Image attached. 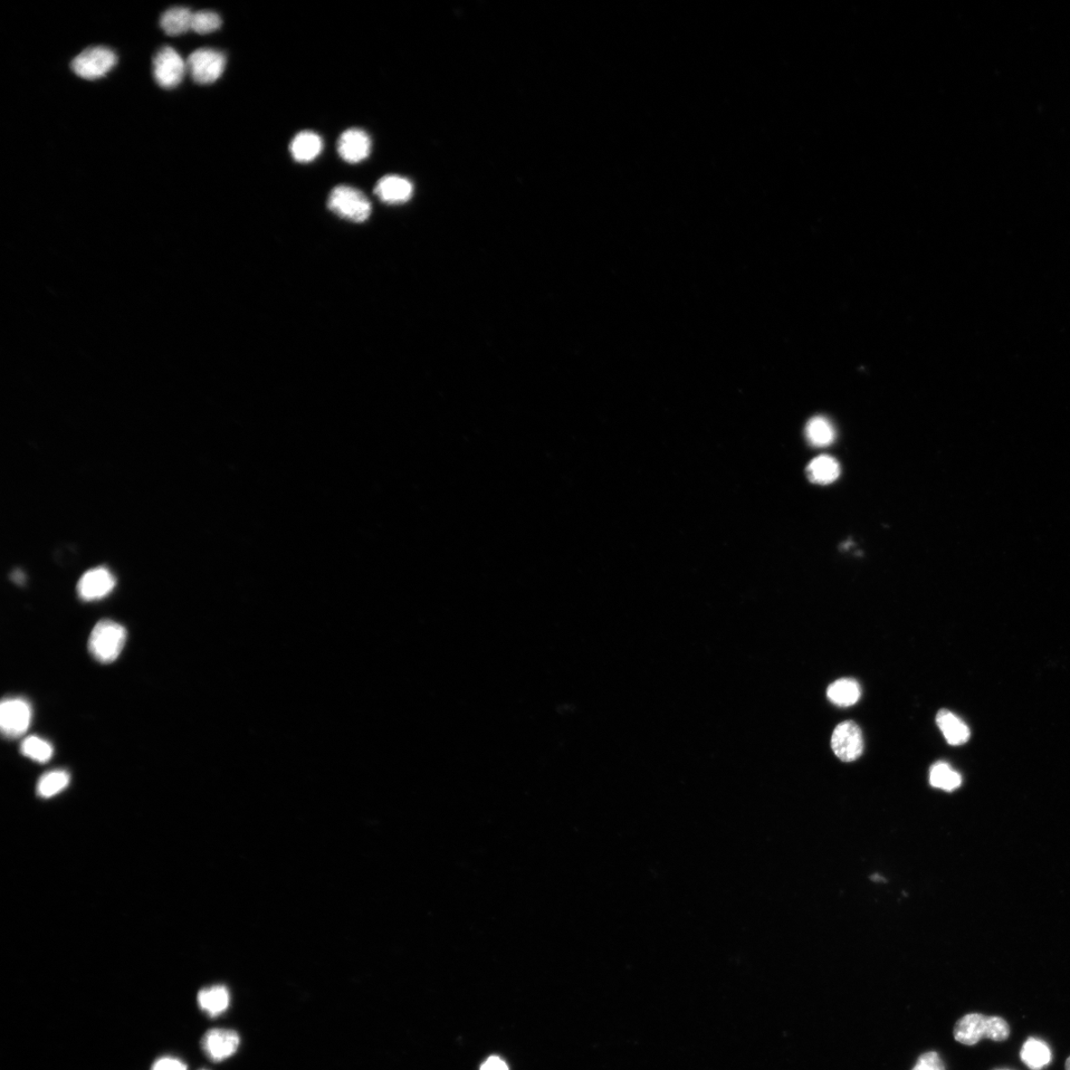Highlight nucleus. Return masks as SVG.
Returning a JSON list of instances; mask_svg holds the SVG:
<instances>
[{"label":"nucleus","instance_id":"f257e3e1","mask_svg":"<svg viewBox=\"0 0 1070 1070\" xmlns=\"http://www.w3.org/2000/svg\"><path fill=\"white\" fill-rule=\"evenodd\" d=\"M1009 1036L1010 1027L1004 1019L996 1016L987 1017L978 1013L963 1016L953 1029L955 1040L966 1046L977 1045L983 1038L1003 1041Z\"/></svg>","mask_w":1070,"mask_h":1070},{"label":"nucleus","instance_id":"f03ea898","mask_svg":"<svg viewBox=\"0 0 1070 1070\" xmlns=\"http://www.w3.org/2000/svg\"><path fill=\"white\" fill-rule=\"evenodd\" d=\"M127 628L110 619L94 626L89 638V651L95 661L110 664L117 661L126 646Z\"/></svg>","mask_w":1070,"mask_h":1070},{"label":"nucleus","instance_id":"7ed1b4c3","mask_svg":"<svg viewBox=\"0 0 1070 1070\" xmlns=\"http://www.w3.org/2000/svg\"><path fill=\"white\" fill-rule=\"evenodd\" d=\"M328 206L333 214L352 223H364L372 213L368 197L359 189L349 186L334 188Z\"/></svg>","mask_w":1070,"mask_h":1070},{"label":"nucleus","instance_id":"20e7f679","mask_svg":"<svg viewBox=\"0 0 1070 1070\" xmlns=\"http://www.w3.org/2000/svg\"><path fill=\"white\" fill-rule=\"evenodd\" d=\"M118 63V57L108 47H91L76 56L72 69L84 80H98L109 74Z\"/></svg>","mask_w":1070,"mask_h":1070},{"label":"nucleus","instance_id":"39448f33","mask_svg":"<svg viewBox=\"0 0 1070 1070\" xmlns=\"http://www.w3.org/2000/svg\"><path fill=\"white\" fill-rule=\"evenodd\" d=\"M32 706L23 698H6L0 706V727L5 738H21L30 730Z\"/></svg>","mask_w":1070,"mask_h":1070},{"label":"nucleus","instance_id":"423d86ee","mask_svg":"<svg viewBox=\"0 0 1070 1070\" xmlns=\"http://www.w3.org/2000/svg\"><path fill=\"white\" fill-rule=\"evenodd\" d=\"M187 64L180 54L170 46L161 48L153 60L154 78L161 88L175 89L183 82Z\"/></svg>","mask_w":1070,"mask_h":1070},{"label":"nucleus","instance_id":"0eeeda50","mask_svg":"<svg viewBox=\"0 0 1070 1070\" xmlns=\"http://www.w3.org/2000/svg\"><path fill=\"white\" fill-rule=\"evenodd\" d=\"M188 68L193 80L199 84H210L223 75L225 56L214 49H198L189 57Z\"/></svg>","mask_w":1070,"mask_h":1070},{"label":"nucleus","instance_id":"6e6552de","mask_svg":"<svg viewBox=\"0 0 1070 1070\" xmlns=\"http://www.w3.org/2000/svg\"><path fill=\"white\" fill-rule=\"evenodd\" d=\"M830 744L840 760L855 761L862 757L864 749L862 729L853 721L840 723L833 732Z\"/></svg>","mask_w":1070,"mask_h":1070},{"label":"nucleus","instance_id":"1a4fd4ad","mask_svg":"<svg viewBox=\"0 0 1070 1070\" xmlns=\"http://www.w3.org/2000/svg\"><path fill=\"white\" fill-rule=\"evenodd\" d=\"M241 1046V1037L233 1030L213 1029L206 1031L202 1039L206 1056L213 1062L221 1063L232 1057Z\"/></svg>","mask_w":1070,"mask_h":1070},{"label":"nucleus","instance_id":"9d476101","mask_svg":"<svg viewBox=\"0 0 1070 1070\" xmlns=\"http://www.w3.org/2000/svg\"><path fill=\"white\" fill-rule=\"evenodd\" d=\"M116 585L117 579L109 569L97 567L84 573L76 589L83 601H93L108 597Z\"/></svg>","mask_w":1070,"mask_h":1070},{"label":"nucleus","instance_id":"9b49d317","mask_svg":"<svg viewBox=\"0 0 1070 1070\" xmlns=\"http://www.w3.org/2000/svg\"><path fill=\"white\" fill-rule=\"evenodd\" d=\"M371 150V138L364 130L358 128L343 132L338 143L339 156L350 164H357L367 159Z\"/></svg>","mask_w":1070,"mask_h":1070},{"label":"nucleus","instance_id":"f8f14e48","mask_svg":"<svg viewBox=\"0 0 1070 1070\" xmlns=\"http://www.w3.org/2000/svg\"><path fill=\"white\" fill-rule=\"evenodd\" d=\"M414 187L408 180L399 176H386L382 178L376 187L375 194L382 202L388 205H401L412 197Z\"/></svg>","mask_w":1070,"mask_h":1070},{"label":"nucleus","instance_id":"ddd939ff","mask_svg":"<svg viewBox=\"0 0 1070 1070\" xmlns=\"http://www.w3.org/2000/svg\"><path fill=\"white\" fill-rule=\"evenodd\" d=\"M323 149V142L319 134L311 131H303L294 136L290 145L293 158L299 163H310L317 159Z\"/></svg>","mask_w":1070,"mask_h":1070},{"label":"nucleus","instance_id":"4468645a","mask_svg":"<svg viewBox=\"0 0 1070 1070\" xmlns=\"http://www.w3.org/2000/svg\"><path fill=\"white\" fill-rule=\"evenodd\" d=\"M936 724L942 731L943 737L951 745H961L970 739V730L962 720L948 710H941L936 715Z\"/></svg>","mask_w":1070,"mask_h":1070},{"label":"nucleus","instance_id":"2eb2a0df","mask_svg":"<svg viewBox=\"0 0 1070 1070\" xmlns=\"http://www.w3.org/2000/svg\"><path fill=\"white\" fill-rule=\"evenodd\" d=\"M197 1003L200 1009L208 1016L215 1018L224 1014L228 1009L231 1004V995L224 986L207 987L198 992Z\"/></svg>","mask_w":1070,"mask_h":1070},{"label":"nucleus","instance_id":"dca6fc26","mask_svg":"<svg viewBox=\"0 0 1070 1070\" xmlns=\"http://www.w3.org/2000/svg\"><path fill=\"white\" fill-rule=\"evenodd\" d=\"M1020 1057L1031 1070H1041L1052 1062V1052L1044 1040L1029 1038L1022 1047Z\"/></svg>","mask_w":1070,"mask_h":1070},{"label":"nucleus","instance_id":"f3484780","mask_svg":"<svg viewBox=\"0 0 1070 1070\" xmlns=\"http://www.w3.org/2000/svg\"><path fill=\"white\" fill-rule=\"evenodd\" d=\"M840 474V466L834 457L820 455L811 461L807 468V476L811 482L820 485L834 483Z\"/></svg>","mask_w":1070,"mask_h":1070},{"label":"nucleus","instance_id":"a211bd4d","mask_svg":"<svg viewBox=\"0 0 1070 1070\" xmlns=\"http://www.w3.org/2000/svg\"><path fill=\"white\" fill-rule=\"evenodd\" d=\"M828 698L838 706H853L861 699L862 688L857 681L844 678L830 684L828 688Z\"/></svg>","mask_w":1070,"mask_h":1070},{"label":"nucleus","instance_id":"6ab92c4d","mask_svg":"<svg viewBox=\"0 0 1070 1070\" xmlns=\"http://www.w3.org/2000/svg\"><path fill=\"white\" fill-rule=\"evenodd\" d=\"M193 15L187 7H171L161 17L162 30L170 36L185 34L192 30Z\"/></svg>","mask_w":1070,"mask_h":1070},{"label":"nucleus","instance_id":"aec40b11","mask_svg":"<svg viewBox=\"0 0 1070 1070\" xmlns=\"http://www.w3.org/2000/svg\"><path fill=\"white\" fill-rule=\"evenodd\" d=\"M805 433L809 443L816 447L832 444L836 438V431L832 423L824 417L811 418L806 425Z\"/></svg>","mask_w":1070,"mask_h":1070},{"label":"nucleus","instance_id":"412c9836","mask_svg":"<svg viewBox=\"0 0 1070 1070\" xmlns=\"http://www.w3.org/2000/svg\"><path fill=\"white\" fill-rule=\"evenodd\" d=\"M961 782L960 774L953 770L948 763L938 762L931 768L930 783L934 788L952 792L958 789Z\"/></svg>","mask_w":1070,"mask_h":1070},{"label":"nucleus","instance_id":"4be33fe9","mask_svg":"<svg viewBox=\"0 0 1070 1070\" xmlns=\"http://www.w3.org/2000/svg\"><path fill=\"white\" fill-rule=\"evenodd\" d=\"M71 776L66 770H53L44 774L37 785L41 798H52L69 786Z\"/></svg>","mask_w":1070,"mask_h":1070},{"label":"nucleus","instance_id":"5701e85b","mask_svg":"<svg viewBox=\"0 0 1070 1070\" xmlns=\"http://www.w3.org/2000/svg\"><path fill=\"white\" fill-rule=\"evenodd\" d=\"M21 751L24 757L40 763L49 761L54 754L52 744L36 735L23 741Z\"/></svg>","mask_w":1070,"mask_h":1070},{"label":"nucleus","instance_id":"b1692460","mask_svg":"<svg viewBox=\"0 0 1070 1070\" xmlns=\"http://www.w3.org/2000/svg\"><path fill=\"white\" fill-rule=\"evenodd\" d=\"M222 24V18L217 13L202 11L194 13L192 31L202 35L209 34L218 31Z\"/></svg>","mask_w":1070,"mask_h":1070},{"label":"nucleus","instance_id":"393cba45","mask_svg":"<svg viewBox=\"0 0 1070 1070\" xmlns=\"http://www.w3.org/2000/svg\"><path fill=\"white\" fill-rule=\"evenodd\" d=\"M912 1070H945L942 1058L935 1052L922 1055Z\"/></svg>","mask_w":1070,"mask_h":1070},{"label":"nucleus","instance_id":"a878e982","mask_svg":"<svg viewBox=\"0 0 1070 1070\" xmlns=\"http://www.w3.org/2000/svg\"><path fill=\"white\" fill-rule=\"evenodd\" d=\"M151 1070H188V1066L177 1057H163L153 1064Z\"/></svg>","mask_w":1070,"mask_h":1070},{"label":"nucleus","instance_id":"bb28decb","mask_svg":"<svg viewBox=\"0 0 1070 1070\" xmlns=\"http://www.w3.org/2000/svg\"><path fill=\"white\" fill-rule=\"evenodd\" d=\"M481 1070H509L508 1066L499 1057H491L482 1065Z\"/></svg>","mask_w":1070,"mask_h":1070},{"label":"nucleus","instance_id":"cd10ccee","mask_svg":"<svg viewBox=\"0 0 1070 1070\" xmlns=\"http://www.w3.org/2000/svg\"><path fill=\"white\" fill-rule=\"evenodd\" d=\"M12 578L17 583V584H23V582L25 581L24 573H22L21 570L14 571Z\"/></svg>","mask_w":1070,"mask_h":1070},{"label":"nucleus","instance_id":"c85d7f7f","mask_svg":"<svg viewBox=\"0 0 1070 1070\" xmlns=\"http://www.w3.org/2000/svg\"><path fill=\"white\" fill-rule=\"evenodd\" d=\"M1066 1070H1070V1057L1066 1060Z\"/></svg>","mask_w":1070,"mask_h":1070},{"label":"nucleus","instance_id":"c756f323","mask_svg":"<svg viewBox=\"0 0 1070 1070\" xmlns=\"http://www.w3.org/2000/svg\"><path fill=\"white\" fill-rule=\"evenodd\" d=\"M200 1070H207V1069H200Z\"/></svg>","mask_w":1070,"mask_h":1070}]
</instances>
